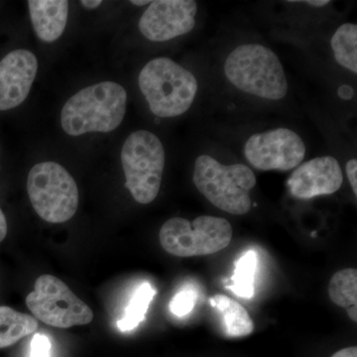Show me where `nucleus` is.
Here are the masks:
<instances>
[{
	"instance_id": "f257e3e1",
	"label": "nucleus",
	"mask_w": 357,
	"mask_h": 357,
	"mask_svg": "<svg viewBox=\"0 0 357 357\" xmlns=\"http://www.w3.org/2000/svg\"><path fill=\"white\" fill-rule=\"evenodd\" d=\"M223 73L237 91L260 100L278 102L289 91L280 59L263 44L238 45L225 59Z\"/></svg>"
},
{
	"instance_id": "f03ea898",
	"label": "nucleus",
	"mask_w": 357,
	"mask_h": 357,
	"mask_svg": "<svg viewBox=\"0 0 357 357\" xmlns=\"http://www.w3.org/2000/svg\"><path fill=\"white\" fill-rule=\"evenodd\" d=\"M126 102L128 93L121 84L102 82L88 86L65 103L61 114L62 128L70 136L110 132L123 121Z\"/></svg>"
},
{
	"instance_id": "7ed1b4c3",
	"label": "nucleus",
	"mask_w": 357,
	"mask_h": 357,
	"mask_svg": "<svg viewBox=\"0 0 357 357\" xmlns=\"http://www.w3.org/2000/svg\"><path fill=\"white\" fill-rule=\"evenodd\" d=\"M138 84L152 114L160 119L180 116L198 95L196 77L172 59L155 58L141 70Z\"/></svg>"
},
{
	"instance_id": "20e7f679",
	"label": "nucleus",
	"mask_w": 357,
	"mask_h": 357,
	"mask_svg": "<svg viewBox=\"0 0 357 357\" xmlns=\"http://www.w3.org/2000/svg\"><path fill=\"white\" fill-rule=\"evenodd\" d=\"M192 181L204 198L220 210L236 215L251 210L250 192L256 185V176L250 167L225 165L211 155H199L195 161Z\"/></svg>"
},
{
	"instance_id": "39448f33",
	"label": "nucleus",
	"mask_w": 357,
	"mask_h": 357,
	"mask_svg": "<svg viewBox=\"0 0 357 357\" xmlns=\"http://www.w3.org/2000/svg\"><path fill=\"white\" fill-rule=\"evenodd\" d=\"M121 164L133 199L142 204L152 203L158 196L165 167L161 140L151 131H134L122 147Z\"/></svg>"
},
{
	"instance_id": "423d86ee",
	"label": "nucleus",
	"mask_w": 357,
	"mask_h": 357,
	"mask_svg": "<svg viewBox=\"0 0 357 357\" xmlns=\"http://www.w3.org/2000/svg\"><path fill=\"white\" fill-rule=\"evenodd\" d=\"M27 191L35 211L50 223L68 222L79 206V189L75 178L60 164H36L27 178Z\"/></svg>"
},
{
	"instance_id": "0eeeda50",
	"label": "nucleus",
	"mask_w": 357,
	"mask_h": 357,
	"mask_svg": "<svg viewBox=\"0 0 357 357\" xmlns=\"http://www.w3.org/2000/svg\"><path fill=\"white\" fill-rule=\"evenodd\" d=\"M234 236L231 225L225 218L201 215L189 220L173 218L160 229L162 248L178 257L213 255L227 248Z\"/></svg>"
},
{
	"instance_id": "6e6552de",
	"label": "nucleus",
	"mask_w": 357,
	"mask_h": 357,
	"mask_svg": "<svg viewBox=\"0 0 357 357\" xmlns=\"http://www.w3.org/2000/svg\"><path fill=\"white\" fill-rule=\"evenodd\" d=\"M26 304L36 319L54 328L88 325L93 319L91 307L53 275L37 279Z\"/></svg>"
},
{
	"instance_id": "1a4fd4ad",
	"label": "nucleus",
	"mask_w": 357,
	"mask_h": 357,
	"mask_svg": "<svg viewBox=\"0 0 357 357\" xmlns=\"http://www.w3.org/2000/svg\"><path fill=\"white\" fill-rule=\"evenodd\" d=\"M307 148L299 133L279 128L252 134L244 143L243 154L260 171H290L302 164Z\"/></svg>"
},
{
	"instance_id": "9d476101",
	"label": "nucleus",
	"mask_w": 357,
	"mask_h": 357,
	"mask_svg": "<svg viewBox=\"0 0 357 357\" xmlns=\"http://www.w3.org/2000/svg\"><path fill=\"white\" fill-rule=\"evenodd\" d=\"M197 14L198 4L194 0H157L142 14L138 28L149 41H170L194 29Z\"/></svg>"
},
{
	"instance_id": "9b49d317",
	"label": "nucleus",
	"mask_w": 357,
	"mask_h": 357,
	"mask_svg": "<svg viewBox=\"0 0 357 357\" xmlns=\"http://www.w3.org/2000/svg\"><path fill=\"white\" fill-rule=\"evenodd\" d=\"M344 172L335 157H317L301 164L287 181L289 192L294 198L310 199L332 195L342 188Z\"/></svg>"
},
{
	"instance_id": "f8f14e48",
	"label": "nucleus",
	"mask_w": 357,
	"mask_h": 357,
	"mask_svg": "<svg viewBox=\"0 0 357 357\" xmlns=\"http://www.w3.org/2000/svg\"><path fill=\"white\" fill-rule=\"evenodd\" d=\"M38 70L32 52L14 50L0 61V110L13 109L24 102Z\"/></svg>"
},
{
	"instance_id": "ddd939ff",
	"label": "nucleus",
	"mask_w": 357,
	"mask_h": 357,
	"mask_svg": "<svg viewBox=\"0 0 357 357\" xmlns=\"http://www.w3.org/2000/svg\"><path fill=\"white\" fill-rule=\"evenodd\" d=\"M33 28L42 41L52 43L62 36L68 21L69 2L66 0H29Z\"/></svg>"
},
{
	"instance_id": "4468645a",
	"label": "nucleus",
	"mask_w": 357,
	"mask_h": 357,
	"mask_svg": "<svg viewBox=\"0 0 357 357\" xmlns=\"http://www.w3.org/2000/svg\"><path fill=\"white\" fill-rule=\"evenodd\" d=\"M210 303L222 314L225 333L229 337H246L253 332L255 324L243 305L222 294L213 296Z\"/></svg>"
},
{
	"instance_id": "2eb2a0df",
	"label": "nucleus",
	"mask_w": 357,
	"mask_h": 357,
	"mask_svg": "<svg viewBox=\"0 0 357 357\" xmlns=\"http://www.w3.org/2000/svg\"><path fill=\"white\" fill-rule=\"evenodd\" d=\"M38 321L30 314L0 306V349L11 347L36 332Z\"/></svg>"
},
{
	"instance_id": "dca6fc26",
	"label": "nucleus",
	"mask_w": 357,
	"mask_h": 357,
	"mask_svg": "<svg viewBox=\"0 0 357 357\" xmlns=\"http://www.w3.org/2000/svg\"><path fill=\"white\" fill-rule=\"evenodd\" d=\"M333 57L338 65L357 74V26L347 22L338 26L331 39Z\"/></svg>"
},
{
	"instance_id": "f3484780",
	"label": "nucleus",
	"mask_w": 357,
	"mask_h": 357,
	"mask_svg": "<svg viewBox=\"0 0 357 357\" xmlns=\"http://www.w3.org/2000/svg\"><path fill=\"white\" fill-rule=\"evenodd\" d=\"M156 293V289L149 282H143L141 284L133 294L124 312V316L117 321V326L121 332L132 331L144 321L148 307Z\"/></svg>"
},
{
	"instance_id": "a211bd4d",
	"label": "nucleus",
	"mask_w": 357,
	"mask_h": 357,
	"mask_svg": "<svg viewBox=\"0 0 357 357\" xmlns=\"http://www.w3.org/2000/svg\"><path fill=\"white\" fill-rule=\"evenodd\" d=\"M257 267L255 251L248 250L236 262L231 284L227 288L237 297L250 299L255 295V278Z\"/></svg>"
},
{
	"instance_id": "6ab92c4d",
	"label": "nucleus",
	"mask_w": 357,
	"mask_h": 357,
	"mask_svg": "<svg viewBox=\"0 0 357 357\" xmlns=\"http://www.w3.org/2000/svg\"><path fill=\"white\" fill-rule=\"evenodd\" d=\"M328 295L337 306L344 309L357 307V270L347 268L333 275L328 285Z\"/></svg>"
},
{
	"instance_id": "aec40b11",
	"label": "nucleus",
	"mask_w": 357,
	"mask_h": 357,
	"mask_svg": "<svg viewBox=\"0 0 357 357\" xmlns=\"http://www.w3.org/2000/svg\"><path fill=\"white\" fill-rule=\"evenodd\" d=\"M198 300V294L194 288L185 286L174 296L170 302V311L178 318L187 316L194 310Z\"/></svg>"
},
{
	"instance_id": "412c9836",
	"label": "nucleus",
	"mask_w": 357,
	"mask_h": 357,
	"mask_svg": "<svg viewBox=\"0 0 357 357\" xmlns=\"http://www.w3.org/2000/svg\"><path fill=\"white\" fill-rule=\"evenodd\" d=\"M51 342L48 337L42 333H36L31 342L30 357H51Z\"/></svg>"
},
{
	"instance_id": "4be33fe9",
	"label": "nucleus",
	"mask_w": 357,
	"mask_h": 357,
	"mask_svg": "<svg viewBox=\"0 0 357 357\" xmlns=\"http://www.w3.org/2000/svg\"><path fill=\"white\" fill-rule=\"evenodd\" d=\"M347 178L351 185L352 192L357 196V161L356 158L349 160L345 167Z\"/></svg>"
},
{
	"instance_id": "5701e85b",
	"label": "nucleus",
	"mask_w": 357,
	"mask_h": 357,
	"mask_svg": "<svg viewBox=\"0 0 357 357\" xmlns=\"http://www.w3.org/2000/svg\"><path fill=\"white\" fill-rule=\"evenodd\" d=\"M7 230H8V227H7L6 218L3 211L0 208V243L6 238Z\"/></svg>"
},
{
	"instance_id": "b1692460",
	"label": "nucleus",
	"mask_w": 357,
	"mask_h": 357,
	"mask_svg": "<svg viewBox=\"0 0 357 357\" xmlns=\"http://www.w3.org/2000/svg\"><path fill=\"white\" fill-rule=\"evenodd\" d=\"M332 357H357V347H347V349L337 351Z\"/></svg>"
},
{
	"instance_id": "393cba45",
	"label": "nucleus",
	"mask_w": 357,
	"mask_h": 357,
	"mask_svg": "<svg viewBox=\"0 0 357 357\" xmlns=\"http://www.w3.org/2000/svg\"><path fill=\"white\" fill-rule=\"evenodd\" d=\"M102 3V1H100V0H83V1H81L82 6L89 9L98 8Z\"/></svg>"
},
{
	"instance_id": "a878e982",
	"label": "nucleus",
	"mask_w": 357,
	"mask_h": 357,
	"mask_svg": "<svg viewBox=\"0 0 357 357\" xmlns=\"http://www.w3.org/2000/svg\"><path fill=\"white\" fill-rule=\"evenodd\" d=\"M304 3L309 4V6H314V7H323L328 6V4H330V1H304Z\"/></svg>"
},
{
	"instance_id": "bb28decb",
	"label": "nucleus",
	"mask_w": 357,
	"mask_h": 357,
	"mask_svg": "<svg viewBox=\"0 0 357 357\" xmlns=\"http://www.w3.org/2000/svg\"><path fill=\"white\" fill-rule=\"evenodd\" d=\"M130 3H132L134 4V6H146V4H150L151 3V1H137V0H136V1H130Z\"/></svg>"
}]
</instances>
